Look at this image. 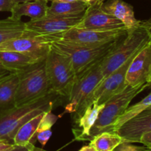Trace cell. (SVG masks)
<instances>
[{
	"label": "cell",
	"mask_w": 151,
	"mask_h": 151,
	"mask_svg": "<svg viewBox=\"0 0 151 151\" xmlns=\"http://www.w3.org/2000/svg\"><path fill=\"white\" fill-rule=\"evenodd\" d=\"M45 66L52 91L69 98L77 78L69 60L51 48L45 59Z\"/></svg>",
	"instance_id": "cell-6"
},
{
	"label": "cell",
	"mask_w": 151,
	"mask_h": 151,
	"mask_svg": "<svg viewBox=\"0 0 151 151\" xmlns=\"http://www.w3.org/2000/svg\"><path fill=\"white\" fill-rule=\"evenodd\" d=\"M76 0H51V1H57V2H70Z\"/></svg>",
	"instance_id": "cell-36"
},
{
	"label": "cell",
	"mask_w": 151,
	"mask_h": 151,
	"mask_svg": "<svg viewBox=\"0 0 151 151\" xmlns=\"http://www.w3.org/2000/svg\"><path fill=\"white\" fill-rule=\"evenodd\" d=\"M150 109V110H151V106H150V107H149V108H148V109Z\"/></svg>",
	"instance_id": "cell-42"
},
{
	"label": "cell",
	"mask_w": 151,
	"mask_h": 151,
	"mask_svg": "<svg viewBox=\"0 0 151 151\" xmlns=\"http://www.w3.org/2000/svg\"><path fill=\"white\" fill-rule=\"evenodd\" d=\"M103 107L104 104H98L97 102L94 101L91 105L86 108L81 116L75 121L79 127V129L75 131L73 130L77 140L85 141L88 139L90 131L97 121V117Z\"/></svg>",
	"instance_id": "cell-15"
},
{
	"label": "cell",
	"mask_w": 151,
	"mask_h": 151,
	"mask_svg": "<svg viewBox=\"0 0 151 151\" xmlns=\"http://www.w3.org/2000/svg\"><path fill=\"white\" fill-rule=\"evenodd\" d=\"M79 151H97L96 149L94 148L93 146H91V145H88L83 146V147H81V149Z\"/></svg>",
	"instance_id": "cell-31"
},
{
	"label": "cell",
	"mask_w": 151,
	"mask_h": 151,
	"mask_svg": "<svg viewBox=\"0 0 151 151\" xmlns=\"http://www.w3.org/2000/svg\"><path fill=\"white\" fill-rule=\"evenodd\" d=\"M7 72H9L8 70H7V69H6V68L4 67L1 63H0V75H2V74H4V73H7Z\"/></svg>",
	"instance_id": "cell-33"
},
{
	"label": "cell",
	"mask_w": 151,
	"mask_h": 151,
	"mask_svg": "<svg viewBox=\"0 0 151 151\" xmlns=\"http://www.w3.org/2000/svg\"><path fill=\"white\" fill-rule=\"evenodd\" d=\"M25 22L10 17L0 20V44L11 38L22 36L25 32Z\"/></svg>",
	"instance_id": "cell-21"
},
{
	"label": "cell",
	"mask_w": 151,
	"mask_h": 151,
	"mask_svg": "<svg viewBox=\"0 0 151 151\" xmlns=\"http://www.w3.org/2000/svg\"><path fill=\"white\" fill-rule=\"evenodd\" d=\"M147 151H151V149H148V148H147Z\"/></svg>",
	"instance_id": "cell-41"
},
{
	"label": "cell",
	"mask_w": 151,
	"mask_h": 151,
	"mask_svg": "<svg viewBox=\"0 0 151 151\" xmlns=\"http://www.w3.org/2000/svg\"><path fill=\"white\" fill-rule=\"evenodd\" d=\"M147 149L134 145L131 142H122L113 151H147Z\"/></svg>",
	"instance_id": "cell-25"
},
{
	"label": "cell",
	"mask_w": 151,
	"mask_h": 151,
	"mask_svg": "<svg viewBox=\"0 0 151 151\" xmlns=\"http://www.w3.org/2000/svg\"><path fill=\"white\" fill-rule=\"evenodd\" d=\"M80 1H83V2L87 3V4H89L90 3H91L92 1H94V0H80Z\"/></svg>",
	"instance_id": "cell-37"
},
{
	"label": "cell",
	"mask_w": 151,
	"mask_h": 151,
	"mask_svg": "<svg viewBox=\"0 0 151 151\" xmlns=\"http://www.w3.org/2000/svg\"><path fill=\"white\" fill-rule=\"evenodd\" d=\"M59 97L51 91L29 104L0 111V140L13 143V139L22 125L39 114L52 110Z\"/></svg>",
	"instance_id": "cell-1"
},
{
	"label": "cell",
	"mask_w": 151,
	"mask_h": 151,
	"mask_svg": "<svg viewBox=\"0 0 151 151\" xmlns=\"http://www.w3.org/2000/svg\"><path fill=\"white\" fill-rule=\"evenodd\" d=\"M89 4L80 0L70 2H57L52 1V4L47 9V15L50 16L72 17L83 14Z\"/></svg>",
	"instance_id": "cell-19"
},
{
	"label": "cell",
	"mask_w": 151,
	"mask_h": 151,
	"mask_svg": "<svg viewBox=\"0 0 151 151\" xmlns=\"http://www.w3.org/2000/svg\"><path fill=\"white\" fill-rule=\"evenodd\" d=\"M19 85L17 72H11L0 81V111L15 107V100Z\"/></svg>",
	"instance_id": "cell-17"
},
{
	"label": "cell",
	"mask_w": 151,
	"mask_h": 151,
	"mask_svg": "<svg viewBox=\"0 0 151 151\" xmlns=\"http://www.w3.org/2000/svg\"><path fill=\"white\" fill-rule=\"evenodd\" d=\"M19 85L15 106H22L44 97L52 91L46 71L45 60L17 72Z\"/></svg>",
	"instance_id": "cell-3"
},
{
	"label": "cell",
	"mask_w": 151,
	"mask_h": 151,
	"mask_svg": "<svg viewBox=\"0 0 151 151\" xmlns=\"http://www.w3.org/2000/svg\"><path fill=\"white\" fill-rule=\"evenodd\" d=\"M15 4L22 2H26V1H37V0H12ZM47 1H51V0H47Z\"/></svg>",
	"instance_id": "cell-34"
},
{
	"label": "cell",
	"mask_w": 151,
	"mask_h": 151,
	"mask_svg": "<svg viewBox=\"0 0 151 151\" xmlns=\"http://www.w3.org/2000/svg\"><path fill=\"white\" fill-rule=\"evenodd\" d=\"M127 32V29L97 31L75 27L60 33L40 37L50 44L52 41L62 40L83 47L95 48L116 41L118 38L126 35Z\"/></svg>",
	"instance_id": "cell-7"
},
{
	"label": "cell",
	"mask_w": 151,
	"mask_h": 151,
	"mask_svg": "<svg viewBox=\"0 0 151 151\" xmlns=\"http://www.w3.org/2000/svg\"><path fill=\"white\" fill-rule=\"evenodd\" d=\"M148 86H150L148 83L137 87L127 86L123 91L106 101L97 121L90 131L87 140L90 141L93 137L102 132H112L114 124L121 115L123 114L133 99Z\"/></svg>",
	"instance_id": "cell-4"
},
{
	"label": "cell",
	"mask_w": 151,
	"mask_h": 151,
	"mask_svg": "<svg viewBox=\"0 0 151 151\" xmlns=\"http://www.w3.org/2000/svg\"><path fill=\"white\" fill-rule=\"evenodd\" d=\"M38 61L40 60L23 53L0 50V63L10 72H17Z\"/></svg>",
	"instance_id": "cell-18"
},
{
	"label": "cell",
	"mask_w": 151,
	"mask_h": 151,
	"mask_svg": "<svg viewBox=\"0 0 151 151\" xmlns=\"http://www.w3.org/2000/svg\"><path fill=\"white\" fill-rule=\"evenodd\" d=\"M123 142L122 137L114 132H102L90 140V144L97 151H113Z\"/></svg>",
	"instance_id": "cell-22"
},
{
	"label": "cell",
	"mask_w": 151,
	"mask_h": 151,
	"mask_svg": "<svg viewBox=\"0 0 151 151\" xmlns=\"http://www.w3.org/2000/svg\"><path fill=\"white\" fill-rule=\"evenodd\" d=\"M119 38L106 45L95 48L83 47L62 40L52 41L50 46L56 52L62 55L69 60L78 76L100 59L105 57L114 47Z\"/></svg>",
	"instance_id": "cell-5"
},
{
	"label": "cell",
	"mask_w": 151,
	"mask_h": 151,
	"mask_svg": "<svg viewBox=\"0 0 151 151\" xmlns=\"http://www.w3.org/2000/svg\"><path fill=\"white\" fill-rule=\"evenodd\" d=\"M33 151H47V150H43V149H41V148H38V147H35V148H34Z\"/></svg>",
	"instance_id": "cell-38"
},
{
	"label": "cell",
	"mask_w": 151,
	"mask_h": 151,
	"mask_svg": "<svg viewBox=\"0 0 151 151\" xmlns=\"http://www.w3.org/2000/svg\"><path fill=\"white\" fill-rule=\"evenodd\" d=\"M148 83L150 84V86H151V74H150V79H149L148 81Z\"/></svg>",
	"instance_id": "cell-40"
},
{
	"label": "cell",
	"mask_w": 151,
	"mask_h": 151,
	"mask_svg": "<svg viewBox=\"0 0 151 151\" xmlns=\"http://www.w3.org/2000/svg\"><path fill=\"white\" fill-rule=\"evenodd\" d=\"M144 23H145V24L146 25V27H147V29H148L149 32H150V36H151V18L150 19H148V20L145 21Z\"/></svg>",
	"instance_id": "cell-32"
},
{
	"label": "cell",
	"mask_w": 151,
	"mask_h": 151,
	"mask_svg": "<svg viewBox=\"0 0 151 151\" xmlns=\"http://www.w3.org/2000/svg\"><path fill=\"white\" fill-rule=\"evenodd\" d=\"M52 134V132L51 130L38 132L36 133V139L38 140L40 142V144L44 147V146L46 145L47 142L49 141V139H50V137H51Z\"/></svg>",
	"instance_id": "cell-26"
},
{
	"label": "cell",
	"mask_w": 151,
	"mask_h": 151,
	"mask_svg": "<svg viewBox=\"0 0 151 151\" xmlns=\"http://www.w3.org/2000/svg\"><path fill=\"white\" fill-rule=\"evenodd\" d=\"M150 40V33L144 22L136 29L128 31L103 58L101 63L103 77H107L124 64Z\"/></svg>",
	"instance_id": "cell-2"
},
{
	"label": "cell",
	"mask_w": 151,
	"mask_h": 151,
	"mask_svg": "<svg viewBox=\"0 0 151 151\" xmlns=\"http://www.w3.org/2000/svg\"><path fill=\"white\" fill-rule=\"evenodd\" d=\"M35 146L34 144L29 143L26 145H16L11 149L10 151H33Z\"/></svg>",
	"instance_id": "cell-29"
},
{
	"label": "cell",
	"mask_w": 151,
	"mask_h": 151,
	"mask_svg": "<svg viewBox=\"0 0 151 151\" xmlns=\"http://www.w3.org/2000/svg\"><path fill=\"white\" fill-rule=\"evenodd\" d=\"M102 9L108 14L119 19L127 31L136 29L142 24V21L136 19L132 6L122 0H107L102 4Z\"/></svg>",
	"instance_id": "cell-14"
},
{
	"label": "cell",
	"mask_w": 151,
	"mask_h": 151,
	"mask_svg": "<svg viewBox=\"0 0 151 151\" xmlns=\"http://www.w3.org/2000/svg\"><path fill=\"white\" fill-rule=\"evenodd\" d=\"M44 114V112L39 114L23 124L13 139V144L16 145H26L29 143L34 144V139H36L37 129Z\"/></svg>",
	"instance_id": "cell-20"
},
{
	"label": "cell",
	"mask_w": 151,
	"mask_h": 151,
	"mask_svg": "<svg viewBox=\"0 0 151 151\" xmlns=\"http://www.w3.org/2000/svg\"><path fill=\"white\" fill-rule=\"evenodd\" d=\"M10 73H11V72H7V73H4V74H2V75H0V81H1L2 80H4V78H7Z\"/></svg>",
	"instance_id": "cell-35"
},
{
	"label": "cell",
	"mask_w": 151,
	"mask_h": 151,
	"mask_svg": "<svg viewBox=\"0 0 151 151\" xmlns=\"http://www.w3.org/2000/svg\"><path fill=\"white\" fill-rule=\"evenodd\" d=\"M151 106V92L148 95L146 96L145 98H143L141 101L139 103H136L134 106H131V107H128V109L125 110L124 114L121 115L117 120L115 122L114 124L113 128H112V132H114L119 128L122 126L124 123L128 121L129 119H132L134 116L138 115L141 112L144 111L145 110L148 109Z\"/></svg>",
	"instance_id": "cell-23"
},
{
	"label": "cell",
	"mask_w": 151,
	"mask_h": 151,
	"mask_svg": "<svg viewBox=\"0 0 151 151\" xmlns=\"http://www.w3.org/2000/svg\"><path fill=\"white\" fill-rule=\"evenodd\" d=\"M97 1H99V2H100V3H103V2H104V1H107V0H97Z\"/></svg>",
	"instance_id": "cell-39"
},
{
	"label": "cell",
	"mask_w": 151,
	"mask_h": 151,
	"mask_svg": "<svg viewBox=\"0 0 151 151\" xmlns=\"http://www.w3.org/2000/svg\"><path fill=\"white\" fill-rule=\"evenodd\" d=\"M84 13L72 17L46 15L41 19H30L29 22H25L26 32L37 36L60 33L76 27L81 22Z\"/></svg>",
	"instance_id": "cell-9"
},
{
	"label": "cell",
	"mask_w": 151,
	"mask_h": 151,
	"mask_svg": "<svg viewBox=\"0 0 151 151\" xmlns=\"http://www.w3.org/2000/svg\"><path fill=\"white\" fill-rule=\"evenodd\" d=\"M103 58L100 59L92 66L78 75L75 84L68 98V103L64 111L58 116L62 117L66 114H74L84 101L89 97L100 81L103 79L101 63Z\"/></svg>",
	"instance_id": "cell-8"
},
{
	"label": "cell",
	"mask_w": 151,
	"mask_h": 151,
	"mask_svg": "<svg viewBox=\"0 0 151 151\" xmlns=\"http://www.w3.org/2000/svg\"><path fill=\"white\" fill-rule=\"evenodd\" d=\"M51 49L49 42L41 37L25 32L22 36L11 38L0 44V50L23 53L38 60H45Z\"/></svg>",
	"instance_id": "cell-10"
},
{
	"label": "cell",
	"mask_w": 151,
	"mask_h": 151,
	"mask_svg": "<svg viewBox=\"0 0 151 151\" xmlns=\"http://www.w3.org/2000/svg\"><path fill=\"white\" fill-rule=\"evenodd\" d=\"M13 143L7 140H0V151H10L14 147Z\"/></svg>",
	"instance_id": "cell-30"
},
{
	"label": "cell",
	"mask_w": 151,
	"mask_h": 151,
	"mask_svg": "<svg viewBox=\"0 0 151 151\" xmlns=\"http://www.w3.org/2000/svg\"><path fill=\"white\" fill-rule=\"evenodd\" d=\"M15 4L12 0H0V11L10 12Z\"/></svg>",
	"instance_id": "cell-27"
},
{
	"label": "cell",
	"mask_w": 151,
	"mask_h": 151,
	"mask_svg": "<svg viewBox=\"0 0 151 151\" xmlns=\"http://www.w3.org/2000/svg\"><path fill=\"white\" fill-rule=\"evenodd\" d=\"M151 131V110L146 109L127 121L115 133L122 137L123 142L139 143L143 134Z\"/></svg>",
	"instance_id": "cell-13"
},
{
	"label": "cell",
	"mask_w": 151,
	"mask_h": 151,
	"mask_svg": "<svg viewBox=\"0 0 151 151\" xmlns=\"http://www.w3.org/2000/svg\"><path fill=\"white\" fill-rule=\"evenodd\" d=\"M139 143H142L148 149H151V131H148L142 135Z\"/></svg>",
	"instance_id": "cell-28"
},
{
	"label": "cell",
	"mask_w": 151,
	"mask_h": 151,
	"mask_svg": "<svg viewBox=\"0 0 151 151\" xmlns=\"http://www.w3.org/2000/svg\"><path fill=\"white\" fill-rule=\"evenodd\" d=\"M58 118V116H56L54 114L52 113V111L44 112V115H43L42 118L39 122L36 133L51 130L52 127L57 122Z\"/></svg>",
	"instance_id": "cell-24"
},
{
	"label": "cell",
	"mask_w": 151,
	"mask_h": 151,
	"mask_svg": "<svg viewBox=\"0 0 151 151\" xmlns=\"http://www.w3.org/2000/svg\"><path fill=\"white\" fill-rule=\"evenodd\" d=\"M151 74V40L137 54L130 63L125 76L127 86L137 87L148 83Z\"/></svg>",
	"instance_id": "cell-12"
},
{
	"label": "cell",
	"mask_w": 151,
	"mask_h": 151,
	"mask_svg": "<svg viewBox=\"0 0 151 151\" xmlns=\"http://www.w3.org/2000/svg\"><path fill=\"white\" fill-rule=\"evenodd\" d=\"M102 4L97 0L90 3L81 22L75 27L97 31L126 29L119 19L103 11Z\"/></svg>",
	"instance_id": "cell-11"
},
{
	"label": "cell",
	"mask_w": 151,
	"mask_h": 151,
	"mask_svg": "<svg viewBox=\"0 0 151 151\" xmlns=\"http://www.w3.org/2000/svg\"><path fill=\"white\" fill-rule=\"evenodd\" d=\"M48 1L47 0H37L18 3L12 8L10 17L14 20H21L22 16H28L32 20L41 19L47 15Z\"/></svg>",
	"instance_id": "cell-16"
}]
</instances>
